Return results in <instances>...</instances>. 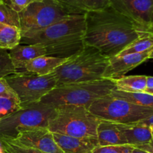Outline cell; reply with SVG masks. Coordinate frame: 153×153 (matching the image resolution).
<instances>
[{"mask_svg": "<svg viewBox=\"0 0 153 153\" xmlns=\"http://www.w3.org/2000/svg\"><path fill=\"white\" fill-rule=\"evenodd\" d=\"M146 90H153V76H146Z\"/></svg>", "mask_w": 153, "mask_h": 153, "instance_id": "cell-32", "label": "cell"}, {"mask_svg": "<svg viewBox=\"0 0 153 153\" xmlns=\"http://www.w3.org/2000/svg\"><path fill=\"white\" fill-rule=\"evenodd\" d=\"M19 108L21 106L19 100L0 98V119Z\"/></svg>", "mask_w": 153, "mask_h": 153, "instance_id": "cell-26", "label": "cell"}, {"mask_svg": "<svg viewBox=\"0 0 153 153\" xmlns=\"http://www.w3.org/2000/svg\"><path fill=\"white\" fill-rule=\"evenodd\" d=\"M13 144L46 153H64L58 146L53 134L46 127H35L19 133L12 140H4Z\"/></svg>", "mask_w": 153, "mask_h": 153, "instance_id": "cell-11", "label": "cell"}, {"mask_svg": "<svg viewBox=\"0 0 153 153\" xmlns=\"http://www.w3.org/2000/svg\"><path fill=\"white\" fill-rule=\"evenodd\" d=\"M56 108L41 102L22 107L0 119V140H12L19 133L35 127L47 128Z\"/></svg>", "mask_w": 153, "mask_h": 153, "instance_id": "cell-6", "label": "cell"}, {"mask_svg": "<svg viewBox=\"0 0 153 153\" xmlns=\"http://www.w3.org/2000/svg\"><path fill=\"white\" fill-rule=\"evenodd\" d=\"M136 123L140 124V125L146 126H149L150 128H153V114L152 116L149 117V118H147V119L140 121V122Z\"/></svg>", "mask_w": 153, "mask_h": 153, "instance_id": "cell-31", "label": "cell"}, {"mask_svg": "<svg viewBox=\"0 0 153 153\" xmlns=\"http://www.w3.org/2000/svg\"><path fill=\"white\" fill-rule=\"evenodd\" d=\"M152 49L153 48L140 53L129 54L123 56L110 58L103 74V79L116 80L124 76L128 71L149 59V53Z\"/></svg>", "mask_w": 153, "mask_h": 153, "instance_id": "cell-12", "label": "cell"}, {"mask_svg": "<svg viewBox=\"0 0 153 153\" xmlns=\"http://www.w3.org/2000/svg\"><path fill=\"white\" fill-rule=\"evenodd\" d=\"M108 61L109 58L98 49L85 45L55 70L52 74L58 85L100 80L103 79Z\"/></svg>", "mask_w": 153, "mask_h": 153, "instance_id": "cell-3", "label": "cell"}, {"mask_svg": "<svg viewBox=\"0 0 153 153\" xmlns=\"http://www.w3.org/2000/svg\"><path fill=\"white\" fill-rule=\"evenodd\" d=\"M109 5L131 19L140 31L149 32L153 0H111Z\"/></svg>", "mask_w": 153, "mask_h": 153, "instance_id": "cell-10", "label": "cell"}, {"mask_svg": "<svg viewBox=\"0 0 153 153\" xmlns=\"http://www.w3.org/2000/svg\"><path fill=\"white\" fill-rule=\"evenodd\" d=\"M116 89L114 80L102 79L91 82L58 85L40 102L57 108L61 105H78L89 108L97 101Z\"/></svg>", "mask_w": 153, "mask_h": 153, "instance_id": "cell-4", "label": "cell"}, {"mask_svg": "<svg viewBox=\"0 0 153 153\" xmlns=\"http://www.w3.org/2000/svg\"><path fill=\"white\" fill-rule=\"evenodd\" d=\"M72 14H81L102 10L110 4L111 0H57Z\"/></svg>", "mask_w": 153, "mask_h": 153, "instance_id": "cell-18", "label": "cell"}, {"mask_svg": "<svg viewBox=\"0 0 153 153\" xmlns=\"http://www.w3.org/2000/svg\"><path fill=\"white\" fill-rule=\"evenodd\" d=\"M149 59H153V49L149 55Z\"/></svg>", "mask_w": 153, "mask_h": 153, "instance_id": "cell-36", "label": "cell"}, {"mask_svg": "<svg viewBox=\"0 0 153 153\" xmlns=\"http://www.w3.org/2000/svg\"><path fill=\"white\" fill-rule=\"evenodd\" d=\"M115 98L126 100L133 104L138 105L143 107L153 108V95L145 92H124V91L114 90L110 94Z\"/></svg>", "mask_w": 153, "mask_h": 153, "instance_id": "cell-21", "label": "cell"}, {"mask_svg": "<svg viewBox=\"0 0 153 153\" xmlns=\"http://www.w3.org/2000/svg\"><path fill=\"white\" fill-rule=\"evenodd\" d=\"M126 143L134 146L143 144L152 139V128L137 123H117Z\"/></svg>", "mask_w": 153, "mask_h": 153, "instance_id": "cell-15", "label": "cell"}, {"mask_svg": "<svg viewBox=\"0 0 153 153\" xmlns=\"http://www.w3.org/2000/svg\"><path fill=\"white\" fill-rule=\"evenodd\" d=\"M152 48H153V34L144 32L116 56H123L129 54L140 53Z\"/></svg>", "mask_w": 153, "mask_h": 153, "instance_id": "cell-22", "label": "cell"}, {"mask_svg": "<svg viewBox=\"0 0 153 153\" xmlns=\"http://www.w3.org/2000/svg\"><path fill=\"white\" fill-rule=\"evenodd\" d=\"M152 140H153V128H152Z\"/></svg>", "mask_w": 153, "mask_h": 153, "instance_id": "cell-37", "label": "cell"}, {"mask_svg": "<svg viewBox=\"0 0 153 153\" xmlns=\"http://www.w3.org/2000/svg\"><path fill=\"white\" fill-rule=\"evenodd\" d=\"M134 147V146H133ZM131 153H151V152H146V151H144V150H141V149H137V148H134L132 150V152Z\"/></svg>", "mask_w": 153, "mask_h": 153, "instance_id": "cell-33", "label": "cell"}, {"mask_svg": "<svg viewBox=\"0 0 153 153\" xmlns=\"http://www.w3.org/2000/svg\"><path fill=\"white\" fill-rule=\"evenodd\" d=\"M0 22L19 28V13L13 10L4 0H0Z\"/></svg>", "mask_w": 153, "mask_h": 153, "instance_id": "cell-23", "label": "cell"}, {"mask_svg": "<svg viewBox=\"0 0 153 153\" xmlns=\"http://www.w3.org/2000/svg\"><path fill=\"white\" fill-rule=\"evenodd\" d=\"M134 147L139 149H141V150H144L146 151V152L153 153V140L152 139L149 142H148L146 143H143V144L136 145V146H134Z\"/></svg>", "mask_w": 153, "mask_h": 153, "instance_id": "cell-30", "label": "cell"}, {"mask_svg": "<svg viewBox=\"0 0 153 153\" xmlns=\"http://www.w3.org/2000/svg\"><path fill=\"white\" fill-rule=\"evenodd\" d=\"M13 10L17 13L22 11V10L28 7L29 4L39 1V0H4Z\"/></svg>", "mask_w": 153, "mask_h": 153, "instance_id": "cell-29", "label": "cell"}, {"mask_svg": "<svg viewBox=\"0 0 153 153\" xmlns=\"http://www.w3.org/2000/svg\"><path fill=\"white\" fill-rule=\"evenodd\" d=\"M0 144L2 153H46L37 149L18 146L4 140H0Z\"/></svg>", "mask_w": 153, "mask_h": 153, "instance_id": "cell-25", "label": "cell"}, {"mask_svg": "<svg viewBox=\"0 0 153 153\" xmlns=\"http://www.w3.org/2000/svg\"><path fill=\"white\" fill-rule=\"evenodd\" d=\"M149 33L153 34V8L152 11V16H151V22H150V28H149Z\"/></svg>", "mask_w": 153, "mask_h": 153, "instance_id": "cell-34", "label": "cell"}, {"mask_svg": "<svg viewBox=\"0 0 153 153\" xmlns=\"http://www.w3.org/2000/svg\"><path fill=\"white\" fill-rule=\"evenodd\" d=\"M97 138L100 146L126 144L117 123L104 120L97 126Z\"/></svg>", "mask_w": 153, "mask_h": 153, "instance_id": "cell-16", "label": "cell"}, {"mask_svg": "<svg viewBox=\"0 0 153 153\" xmlns=\"http://www.w3.org/2000/svg\"><path fill=\"white\" fill-rule=\"evenodd\" d=\"M114 82L116 90L124 92H144L146 88V76H124Z\"/></svg>", "mask_w": 153, "mask_h": 153, "instance_id": "cell-19", "label": "cell"}, {"mask_svg": "<svg viewBox=\"0 0 153 153\" xmlns=\"http://www.w3.org/2000/svg\"><path fill=\"white\" fill-rule=\"evenodd\" d=\"M100 120L88 108L61 105L56 108V114L49 121L47 128L52 133L76 137L97 138V129Z\"/></svg>", "mask_w": 153, "mask_h": 153, "instance_id": "cell-5", "label": "cell"}, {"mask_svg": "<svg viewBox=\"0 0 153 153\" xmlns=\"http://www.w3.org/2000/svg\"><path fill=\"white\" fill-rule=\"evenodd\" d=\"M144 31L110 5L85 13V45L110 58L117 55Z\"/></svg>", "mask_w": 153, "mask_h": 153, "instance_id": "cell-1", "label": "cell"}, {"mask_svg": "<svg viewBox=\"0 0 153 153\" xmlns=\"http://www.w3.org/2000/svg\"><path fill=\"white\" fill-rule=\"evenodd\" d=\"M133 147L131 145H114V146H98L92 153H131Z\"/></svg>", "mask_w": 153, "mask_h": 153, "instance_id": "cell-27", "label": "cell"}, {"mask_svg": "<svg viewBox=\"0 0 153 153\" xmlns=\"http://www.w3.org/2000/svg\"><path fill=\"white\" fill-rule=\"evenodd\" d=\"M144 92L145 93H147V94H152V95H153V90H146V91H145Z\"/></svg>", "mask_w": 153, "mask_h": 153, "instance_id": "cell-35", "label": "cell"}, {"mask_svg": "<svg viewBox=\"0 0 153 153\" xmlns=\"http://www.w3.org/2000/svg\"><path fill=\"white\" fill-rule=\"evenodd\" d=\"M0 98L18 100L16 93L7 83L5 78H0Z\"/></svg>", "mask_w": 153, "mask_h": 153, "instance_id": "cell-28", "label": "cell"}, {"mask_svg": "<svg viewBox=\"0 0 153 153\" xmlns=\"http://www.w3.org/2000/svg\"><path fill=\"white\" fill-rule=\"evenodd\" d=\"M88 109L100 120L120 124L136 123L153 114V108L133 104L111 95L97 100Z\"/></svg>", "mask_w": 153, "mask_h": 153, "instance_id": "cell-7", "label": "cell"}, {"mask_svg": "<svg viewBox=\"0 0 153 153\" xmlns=\"http://www.w3.org/2000/svg\"><path fill=\"white\" fill-rule=\"evenodd\" d=\"M16 73L8 50L0 48V78H5Z\"/></svg>", "mask_w": 153, "mask_h": 153, "instance_id": "cell-24", "label": "cell"}, {"mask_svg": "<svg viewBox=\"0 0 153 153\" xmlns=\"http://www.w3.org/2000/svg\"><path fill=\"white\" fill-rule=\"evenodd\" d=\"M20 28L0 22V48L10 50L20 43Z\"/></svg>", "mask_w": 153, "mask_h": 153, "instance_id": "cell-20", "label": "cell"}, {"mask_svg": "<svg viewBox=\"0 0 153 153\" xmlns=\"http://www.w3.org/2000/svg\"><path fill=\"white\" fill-rule=\"evenodd\" d=\"M55 143L64 153H92L99 146L97 138L76 137L52 133Z\"/></svg>", "mask_w": 153, "mask_h": 153, "instance_id": "cell-14", "label": "cell"}, {"mask_svg": "<svg viewBox=\"0 0 153 153\" xmlns=\"http://www.w3.org/2000/svg\"><path fill=\"white\" fill-rule=\"evenodd\" d=\"M5 79L16 93L21 108L38 102L58 85L52 73L38 76L29 72H16Z\"/></svg>", "mask_w": 153, "mask_h": 153, "instance_id": "cell-9", "label": "cell"}, {"mask_svg": "<svg viewBox=\"0 0 153 153\" xmlns=\"http://www.w3.org/2000/svg\"><path fill=\"white\" fill-rule=\"evenodd\" d=\"M9 55L16 72H23L27 63L38 57L47 55V53L44 46L40 44L19 43L9 50Z\"/></svg>", "mask_w": 153, "mask_h": 153, "instance_id": "cell-13", "label": "cell"}, {"mask_svg": "<svg viewBox=\"0 0 153 153\" xmlns=\"http://www.w3.org/2000/svg\"><path fill=\"white\" fill-rule=\"evenodd\" d=\"M85 13L73 14L50 26L21 37L22 44H40L48 56L68 58L85 45Z\"/></svg>", "mask_w": 153, "mask_h": 153, "instance_id": "cell-2", "label": "cell"}, {"mask_svg": "<svg viewBox=\"0 0 153 153\" xmlns=\"http://www.w3.org/2000/svg\"><path fill=\"white\" fill-rule=\"evenodd\" d=\"M67 59L68 58L43 55L27 63L24 68V71L34 73L38 76H46L53 73L58 67L65 63Z\"/></svg>", "mask_w": 153, "mask_h": 153, "instance_id": "cell-17", "label": "cell"}, {"mask_svg": "<svg viewBox=\"0 0 153 153\" xmlns=\"http://www.w3.org/2000/svg\"><path fill=\"white\" fill-rule=\"evenodd\" d=\"M73 15L57 0H39L19 13L21 37L41 31Z\"/></svg>", "mask_w": 153, "mask_h": 153, "instance_id": "cell-8", "label": "cell"}]
</instances>
